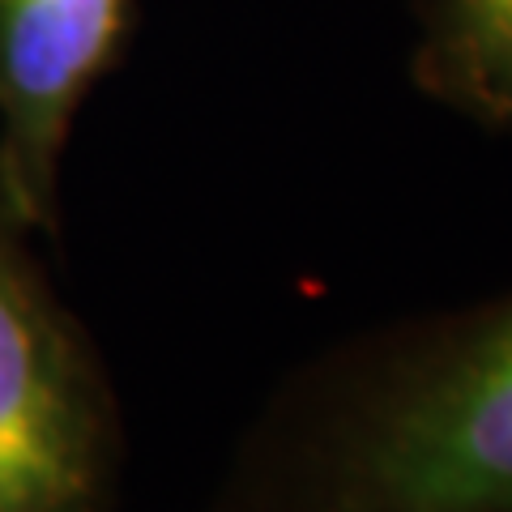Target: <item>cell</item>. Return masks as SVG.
<instances>
[{
  "label": "cell",
  "instance_id": "obj_1",
  "mask_svg": "<svg viewBox=\"0 0 512 512\" xmlns=\"http://www.w3.org/2000/svg\"><path fill=\"white\" fill-rule=\"evenodd\" d=\"M227 512H512V291L312 372Z\"/></svg>",
  "mask_w": 512,
  "mask_h": 512
},
{
  "label": "cell",
  "instance_id": "obj_2",
  "mask_svg": "<svg viewBox=\"0 0 512 512\" xmlns=\"http://www.w3.org/2000/svg\"><path fill=\"white\" fill-rule=\"evenodd\" d=\"M116 487L111 380L0 205V512H111Z\"/></svg>",
  "mask_w": 512,
  "mask_h": 512
},
{
  "label": "cell",
  "instance_id": "obj_3",
  "mask_svg": "<svg viewBox=\"0 0 512 512\" xmlns=\"http://www.w3.org/2000/svg\"><path fill=\"white\" fill-rule=\"evenodd\" d=\"M128 30L133 0H0V205L22 231L56 235L73 124Z\"/></svg>",
  "mask_w": 512,
  "mask_h": 512
},
{
  "label": "cell",
  "instance_id": "obj_4",
  "mask_svg": "<svg viewBox=\"0 0 512 512\" xmlns=\"http://www.w3.org/2000/svg\"><path fill=\"white\" fill-rule=\"evenodd\" d=\"M410 77L483 128H512V0H414Z\"/></svg>",
  "mask_w": 512,
  "mask_h": 512
}]
</instances>
